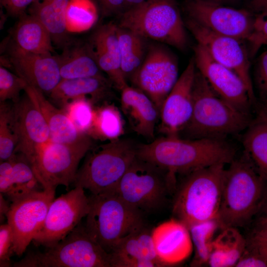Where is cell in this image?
<instances>
[{"label": "cell", "instance_id": "cell-1", "mask_svg": "<svg viewBox=\"0 0 267 267\" xmlns=\"http://www.w3.org/2000/svg\"><path fill=\"white\" fill-rule=\"evenodd\" d=\"M236 149L226 138L187 139L163 136L138 145L137 156L172 174L184 175L217 164H228Z\"/></svg>", "mask_w": 267, "mask_h": 267}, {"label": "cell", "instance_id": "cell-2", "mask_svg": "<svg viewBox=\"0 0 267 267\" xmlns=\"http://www.w3.org/2000/svg\"><path fill=\"white\" fill-rule=\"evenodd\" d=\"M225 169L216 220L220 229L249 223L267 203V181L243 151Z\"/></svg>", "mask_w": 267, "mask_h": 267}, {"label": "cell", "instance_id": "cell-3", "mask_svg": "<svg viewBox=\"0 0 267 267\" xmlns=\"http://www.w3.org/2000/svg\"><path fill=\"white\" fill-rule=\"evenodd\" d=\"M193 97L192 114L180 137L226 138L243 132L253 119L218 96L197 70Z\"/></svg>", "mask_w": 267, "mask_h": 267}, {"label": "cell", "instance_id": "cell-4", "mask_svg": "<svg viewBox=\"0 0 267 267\" xmlns=\"http://www.w3.org/2000/svg\"><path fill=\"white\" fill-rule=\"evenodd\" d=\"M217 164L187 174L175 190L172 213L189 228L216 219L220 208L225 171Z\"/></svg>", "mask_w": 267, "mask_h": 267}, {"label": "cell", "instance_id": "cell-5", "mask_svg": "<svg viewBox=\"0 0 267 267\" xmlns=\"http://www.w3.org/2000/svg\"><path fill=\"white\" fill-rule=\"evenodd\" d=\"M137 147L132 140L120 138L92 147L78 170L74 187H81L93 195L114 192L137 157Z\"/></svg>", "mask_w": 267, "mask_h": 267}, {"label": "cell", "instance_id": "cell-6", "mask_svg": "<svg viewBox=\"0 0 267 267\" xmlns=\"http://www.w3.org/2000/svg\"><path fill=\"white\" fill-rule=\"evenodd\" d=\"M120 14L118 25L145 39L179 49L187 45L185 25L174 0H146Z\"/></svg>", "mask_w": 267, "mask_h": 267}, {"label": "cell", "instance_id": "cell-7", "mask_svg": "<svg viewBox=\"0 0 267 267\" xmlns=\"http://www.w3.org/2000/svg\"><path fill=\"white\" fill-rule=\"evenodd\" d=\"M89 198L86 230L108 253L121 239L144 226L142 212L115 193L91 194Z\"/></svg>", "mask_w": 267, "mask_h": 267}, {"label": "cell", "instance_id": "cell-8", "mask_svg": "<svg viewBox=\"0 0 267 267\" xmlns=\"http://www.w3.org/2000/svg\"><path fill=\"white\" fill-rule=\"evenodd\" d=\"M176 183V175L137 156L113 193L142 213L152 212L165 205Z\"/></svg>", "mask_w": 267, "mask_h": 267}, {"label": "cell", "instance_id": "cell-9", "mask_svg": "<svg viewBox=\"0 0 267 267\" xmlns=\"http://www.w3.org/2000/svg\"><path fill=\"white\" fill-rule=\"evenodd\" d=\"M44 252L28 253L16 267H111L110 253L81 223L63 239Z\"/></svg>", "mask_w": 267, "mask_h": 267}, {"label": "cell", "instance_id": "cell-10", "mask_svg": "<svg viewBox=\"0 0 267 267\" xmlns=\"http://www.w3.org/2000/svg\"><path fill=\"white\" fill-rule=\"evenodd\" d=\"M91 137L86 134L80 140L65 143L51 140L37 152L30 163L44 189L73 183L81 159L92 147Z\"/></svg>", "mask_w": 267, "mask_h": 267}, {"label": "cell", "instance_id": "cell-11", "mask_svg": "<svg viewBox=\"0 0 267 267\" xmlns=\"http://www.w3.org/2000/svg\"><path fill=\"white\" fill-rule=\"evenodd\" d=\"M89 198L80 186L54 198L48 208L44 224L34 238L37 245L50 247L63 239L86 217Z\"/></svg>", "mask_w": 267, "mask_h": 267}, {"label": "cell", "instance_id": "cell-12", "mask_svg": "<svg viewBox=\"0 0 267 267\" xmlns=\"http://www.w3.org/2000/svg\"><path fill=\"white\" fill-rule=\"evenodd\" d=\"M55 189L35 191L11 202L6 215L12 230L14 254L21 256L42 227Z\"/></svg>", "mask_w": 267, "mask_h": 267}, {"label": "cell", "instance_id": "cell-13", "mask_svg": "<svg viewBox=\"0 0 267 267\" xmlns=\"http://www.w3.org/2000/svg\"><path fill=\"white\" fill-rule=\"evenodd\" d=\"M176 58L168 49L151 45L143 62L130 80L134 87L145 93L158 110L178 79Z\"/></svg>", "mask_w": 267, "mask_h": 267}, {"label": "cell", "instance_id": "cell-14", "mask_svg": "<svg viewBox=\"0 0 267 267\" xmlns=\"http://www.w3.org/2000/svg\"><path fill=\"white\" fill-rule=\"evenodd\" d=\"M185 8L188 18L218 34L244 41L253 32L256 16L250 11L212 0H188Z\"/></svg>", "mask_w": 267, "mask_h": 267}, {"label": "cell", "instance_id": "cell-15", "mask_svg": "<svg viewBox=\"0 0 267 267\" xmlns=\"http://www.w3.org/2000/svg\"><path fill=\"white\" fill-rule=\"evenodd\" d=\"M186 25L197 42L217 62L237 74L255 104L256 98L250 74L249 53L242 41L216 33L188 18Z\"/></svg>", "mask_w": 267, "mask_h": 267}, {"label": "cell", "instance_id": "cell-16", "mask_svg": "<svg viewBox=\"0 0 267 267\" xmlns=\"http://www.w3.org/2000/svg\"><path fill=\"white\" fill-rule=\"evenodd\" d=\"M194 51L196 69L215 93L238 110L251 114V108L255 104L240 77L215 61L200 45L197 44Z\"/></svg>", "mask_w": 267, "mask_h": 267}, {"label": "cell", "instance_id": "cell-17", "mask_svg": "<svg viewBox=\"0 0 267 267\" xmlns=\"http://www.w3.org/2000/svg\"><path fill=\"white\" fill-rule=\"evenodd\" d=\"M196 72L194 58L178 77L160 112V131L164 136H179L189 121L193 109V85Z\"/></svg>", "mask_w": 267, "mask_h": 267}, {"label": "cell", "instance_id": "cell-18", "mask_svg": "<svg viewBox=\"0 0 267 267\" xmlns=\"http://www.w3.org/2000/svg\"><path fill=\"white\" fill-rule=\"evenodd\" d=\"M13 112L18 137L14 153L22 154L30 163L40 148L50 140L48 125L26 94L14 103Z\"/></svg>", "mask_w": 267, "mask_h": 267}, {"label": "cell", "instance_id": "cell-19", "mask_svg": "<svg viewBox=\"0 0 267 267\" xmlns=\"http://www.w3.org/2000/svg\"><path fill=\"white\" fill-rule=\"evenodd\" d=\"M9 55L18 75L44 93L49 94L62 79L57 57L51 53L28 52L14 44Z\"/></svg>", "mask_w": 267, "mask_h": 267}, {"label": "cell", "instance_id": "cell-20", "mask_svg": "<svg viewBox=\"0 0 267 267\" xmlns=\"http://www.w3.org/2000/svg\"><path fill=\"white\" fill-rule=\"evenodd\" d=\"M151 235L158 259L164 266L178 264L192 254L193 246L189 230L175 218L158 225Z\"/></svg>", "mask_w": 267, "mask_h": 267}, {"label": "cell", "instance_id": "cell-21", "mask_svg": "<svg viewBox=\"0 0 267 267\" xmlns=\"http://www.w3.org/2000/svg\"><path fill=\"white\" fill-rule=\"evenodd\" d=\"M110 254L111 267L164 266L157 256L151 232L144 225L121 239Z\"/></svg>", "mask_w": 267, "mask_h": 267}, {"label": "cell", "instance_id": "cell-22", "mask_svg": "<svg viewBox=\"0 0 267 267\" xmlns=\"http://www.w3.org/2000/svg\"><path fill=\"white\" fill-rule=\"evenodd\" d=\"M101 71L120 91L128 84L121 69L117 25L109 23L99 27L89 45Z\"/></svg>", "mask_w": 267, "mask_h": 267}, {"label": "cell", "instance_id": "cell-23", "mask_svg": "<svg viewBox=\"0 0 267 267\" xmlns=\"http://www.w3.org/2000/svg\"><path fill=\"white\" fill-rule=\"evenodd\" d=\"M121 107L132 130L151 139L160 112L151 99L142 90L128 85L121 90Z\"/></svg>", "mask_w": 267, "mask_h": 267}, {"label": "cell", "instance_id": "cell-24", "mask_svg": "<svg viewBox=\"0 0 267 267\" xmlns=\"http://www.w3.org/2000/svg\"><path fill=\"white\" fill-rule=\"evenodd\" d=\"M24 91L44 118L49 128L50 140L70 143L81 139L86 134L80 132L63 109L57 108L44 94L27 83Z\"/></svg>", "mask_w": 267, "mask_h": 267}, {"label": "cell", "instance_id": "cell-25", "mask_svg": "<svg viewBox=\"0 0 267 267\" xmlns=\"http://www.w3.org/2000/svg\"><path fill=\"white\" fill-rule=\"evenodd\" d=\"M111 84L103 76L61 79L49 96L63 107L72 101L81 98L88 99L94 104L109 93Z\"/></svg>", "mask_w": 267, "mask_h": 267}, {"label": "cell", "instance_id": "cell-26", "mask_svg": "<svg viewBox=\"0 0 267 267\" xmlns=\"http://www.w3.org/2000/svg\"><path fill=\"white\" fill-rule=\"evenodd\" d=\"M242 143L243 151L267 181V109L262 104L243 132Z\"/></svg>", "mask_w": 267, "mask_h": 267}, {"label": "cell", "instance_id": "cell-27", "mask_svg": "<svg viewBox=\"0 0 267 267\" xmlns=\"http://www.w3.org/2000/svg\"><path fill=\"white\" fill-rule=\"evenodd\" d=\"M64 49L57 56L62 79L103 76L89 45L71 46L69 43Z\"/></svg>", "mask_w": 267, "mask_h": 267}, {"label": "cell", "instance_id": "cell-28", "mask_svg": "<svg viewBox=\"0 0 267 267\" xmlns=\"http://www.w3.org/2000/svg\"><path fill=\"white\" fill-rule=\"evenodd\" d=\"M68 0H36L31 5L30 14L34 16L48 31L52 41L59 45L69 44L65 24Z\"/></svg>", "mask_w": 267, "mask_h": 267}, {"label": "cell", "instance_id": "cell-29", "mask_svg": "<svg viewBox=\"0 0 267 267\" xmlns=\"http://www.w3.org/2000/svg\"><path fill=\"white\" fill-rule=\"evenodd\" d=\"M15 44L21 49L33 53H51L53 51L50 33L34 16L25 13L20 16L14 29Z\"/></svg>", "mask_w": 267, "mask_h": 267}, {"label": "cell", "instance_id": "cell-30", "mask_svg": "<svg viewBox=\"0 0 267 267\" xmlns=\"http://www.w3.org/2000/svg\"><path fill=\"white\" fill-rule=\"evenodd\" d=\"M246 245L237 227H227L215 237L208 265L212 267H235Z\"/></svg>", "mask_w": 267, "mask_h": 267}, {"label": "cell", "instance_id": "cell-31", "mask_svg": "<svg viewBox=\"0 0 267 267\" xmlns=\"http://www.w3.org/2000/svg\"><path fill=\"white\" fill-rule=\"evenodd\" d=\"M121 66L126 79L131 80L144 59L145 39L117 25Z\"/></svg>", "mask_w": 267, "mask_h": 267}, {"label": "cell", "instance_id": "cell-32", "mask_svg": "<svg viewBox=\"0 0 267 267\" xmlns=\"http://www.w3.org/2000/svg\"><path fill=\"white\" fill-rule=\"evenodd\" d=\"M124 130L121 111L114 105L105 103L95 109L94 120L88 134L91 138L111 141L120 138Z\"/></svg>", "mask_w": 267, "mask_h": 267}, {"label": "cell", "instance_id": "cell-33", "mask_svg": "<svg viewBox=\"0 0 267 267\" xmlns=\"http://www.w3.org/2000/svg\"><path fill=\"white\" fill-rule=\"evenodd\" d=\"M11 188L5 196L11 202L32 192L44 189L28 160L22 154L14 153Z\"/></svg>", "mask_w": 267, "mask_h": 267}, {"label": "cell", "instance_id": "cell-34", "mask_svg": "<svg viewBox=\"0 0 267 267\" xmlns=\"http://www.w3.org/2000/svg\"><path fill=\"white\" fill-rule=\"evenodd\" d=\"M98 19V10L92 0H68L65 13L66 30L70 33L87 31Z\"/></svg>", "mask_w": 267, "mask_h": 267}, {"label": "cell", "instance_id": "cell-35", "mask_svg": "<svg viewBox=\"0 0 267 267\" xmlns=\"http://www.w3.org/2000/svg\"><path fill=\"white\" fill-rule=\"evenodd\" d=\"M219 228L216 219L200 222L189 228L195 249L191 266L199 267L208 264L215 235Z\"/></svg>", "mask_w": 267, "mask_h": 267}, {"label": "cell", "instance_id": "cell-36", "mask_svg": "<svg viewBox=\"0 0 267 267\" xmlns=\"http://www.w3.org/2000/svg\"><path fill=\"white\" fill-rule=\"evenodd\" d=\"M18 142L13 107L6 102L0 104V161L9 159L14 153Z\"/></svg>", "mask_w": 267, "mask_h": 267}, {"label": "cell", "instance_id": "cell-37", "mask_svg": "<svg viewBox=\"0 0 267 267\" xmlns=\"http://www.w3.org/2000/svg\"><path fill=\"white\" fill-rule=\"evenodd\" d=\"M93 103L87 98H81L71 101L63 107V110L81 133L86 134L90 129L95 116Z\"/></svg>", "mask_w": 267, "mask_h": 267}, {"label": "cell", "instance_id": "cell-38", "mask_svg": "<svg viewBox=\"0 0 267 267\" xmlns=\"http://www.w3.org/2000/svg\"><path fill=\"white\" fill-rule=\"evenodd\" d=\"M27 85L26 81L3 66L0 67V102L11 100L16 103L20 100V94Z\"/></svg>", "mask_w": 267, "mask_h": 267}, {"label": "cell", "instance_id": "cell-39", "mask_svg": "<svg viewBox=\"0 0 267 267\" xmlns=\"http://www.w3.org/2000/svg\"><path fill=\"white\" fill-rule=\"evenodd\" d=\"M254 83L261 104L267 103V50L257 58L254 67Z\"/></svg>", "mask_w": 267, "mask_h": 267}, {"label": "cell", "instance_id": "cell-40", "mask_svg": "<svg viewBox=\"0 0 267 267\" xmlns=\"http://www.w3.org/2000/svg\"><path fill=\"white\" fill-rule=\"evenodd\" d=\"M14 254L12 230L7 223L0 226V267L11 265L10 258Z\"/></svg>", "mask_w": 267, "mask_h": 267}, {"label": "cell", "instance_id": "cell-41", "mask_svg": "<svg viewBox=\"0 0 267 267\" xmlns=\"http://www.w3.org/2000/svg\"><path fill=\"white\" fill-rule=\"evenodd\" d=\"M247 41L250 44V55L253 56L263 45H267V18L256 16L252 33Z\"/></svg>", "mask_w": 267, "mask_h": 267}, {"label": "cell", "instance_id": "cell-42", "mask_svg": "<svg viewBox=\"0 0 267 267\" xmlns=\"http://www.w3.org/2000/svg\"><path fill=\"white\" fill-rule=\"evenodd\" d=\"M246 239V246L267 261V227H256Z\"/></svg>", "mask_w": 267, "mask_h": 267}, {"label": "cell", "instance_id": "cell-43", "mask_svg": "<svg viewBox=\"0 0 267 267\" xmlns=\"http://www.w3.org/2000/svg\"><path fill=\"white\" fill-rule=\"evenodd\" d=\"M235 267H267V261L257 252L246 246Z\"/></svg>", "mask_w": 267, "mask_h": 267}, {"label": "cell", "instance_id": "cell-44", "mask_svg": "<svg viewBox=\"0 0 267 267\" xmlns=\"http://www.w3.org/2000/svg\"><path fill=\"white\" fill-rule=\"evenodd\" d=\"M13 162L11 158L0 162V192L5 196L9 191L12 180Z\"/></svg>", "mask_w": 267, "mask_h": 267}, {"label": "cell", "instance_id": "cell-45", "mask_svg": "<svg viewBox=\"0 0 267 267\" xmlns=\"http://www.w3.org/2000/svg\"><path fill=\"white\" fill-rule=\"evenodd\" d=\"M36 0H0V3L11 15L21 16L26 8Z\"/></svg>", "mask_w": 267, "mask_h": 267}, {"label": "cell", "instance_id": "cell-46", "mask_svg": "<svg viewBox=\"0 0 267 267\" xmlns=\"http://www.w3.org/2000/svg\"><path fill=\"white\" fill-rule=\"evenodd\" d=\"M102 14L105 16L121 14L124 9L125 0H98Z\"/></svg>", "mask_w": 267, "mask_h": 267}, {"label": "cell", "instance_id": "cell-47", "mask_svg": "<svg viewBox=\"0 0 267 267\" xmlns=\"http://www.w3.org/2000/svg\"><path fill=\"white\" fill-rule=\"evenodd\" d=\"M249 7L250 11L256 16H267V0H249Z\"/></svg>", "mask_w": 267, "mask_h": 267}, {"label": "cell", "instance_id": "cell-48", "mask_svg": "<svg viewBox=\"0 0 267 267\" xmlns=\"http://www.w3.org/2000/svg\"><path fill=\"white\" fill-rule=\"evenodd\" d=\"M260 213L261 215L257 221V227H267V203Z\"/></svg>", "mask_w": 267, "mask_h": 267}, {"label": "cell", "instance_id": "cell-49", "mask_svg": "<svg viewBox=\"0 0 267 267\" xmlns=\"http://www.w3.org/2000/svg\"><path fill=\"white\" fill-rule=\"evenodd\" d=\"M0 216L2 215L3 216L4 214L5 215H6L10 206H8L7 203H6V201L4 200V199L3 197V195L0 193Z\"/></svg>", "mask_w": 267, "mask_h": 267}, {"label": "cell", "instance_id": "cell-50", "mask_svg": "<svg viewBox=\"0 0 267 267\" xmlns=\"http://www.w3.org/2000/svg\"><path fill=\"white\" fill-rule=\"evenodd\" d=\"M145 0H125V7L123 11L137 5Z\"/></svg>", "mask_w": 267, "mask_h": 267}, {"label": "cell", "instance_id": "cell-51", "mask_svg": "<svg viewBox=\"0 0 267 267\" xmlns=\"http://www.w3.org/2000/svg\"><path fill=\"white\" fill-rule=\"evenodd\" d=\"M214 1L217 2L219 3H225V2H230L236 1L237 0H212Z\"/></svg>", "mask_w": 267, "mask_h": 267}, {"label": "cell", "instance_id": "cell-52", "mask_svg": "<svg viewBox=\"0 0 267 267\" xmlns=\"http://www.w3.org/2000/svg\"><path fill=\"white\" fill-rule=\"evenodd\" d=\"M263 106H264L267 109V103L265 104H262Z\"/></svg>", "mask_w": 267, "mask_h": 267}]
</instances>
